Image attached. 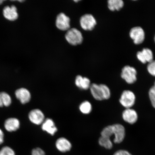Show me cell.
<instances>
[{
    "label": "cell",
    "instance_id": "obj_1",
    "mask_svg": "<svg viewBox=\"0 0 155 155\" xmlns=\"http://www.w3.org/2000/svg\"><path fill=\"white\" fill-rule=\"evenodd\" d=\"M90 90L92 96L97 100H107L111 96L110 89L105 84L93 83L91 85Z\"/></svg>",
    "mask_w": 155,
    "mask_h": 155
},
{
    "label": "cell",
    "instance_id": "obj_2",
    "mask_svg": "<svg viewBox=\"0 0 155 155\" xmlns=\"http://www.w3.org/2000/svg\"><path fill=\"white\" fill-rule=\"evenodd\" d=\"M65 38L69 44L74 46L81 44L83 41L82 33L75 28L69 29L68 30L65 34Z\"/></svg>",
    "mask_w": 155,
    "mask_h": 155
},
{
    "label": "cell",
    "instance_id": "obj_3",
    "mask_svg": "<svg viewBox=\"0 0 155 155\" xmlns=\"http://www.w3.org/2000/svg\"><path fill=\"white\" fill-rule=\"evenodd\" d=\"M137 71L134 68L126 66L122 69L121 77L129 84H133L137 81Z\"/></svg>",
    "mask_w": 155,
    "mask_h": 155
},
{
    "label": "cell",
    "instance_id": "obj_4",
    "mask_svg": "<svg viewBox=\"0 0 155 155\" xmlns=\"http://www.w3.org/2000/svg\"><path fill=\"white\" fill-rule=\"evenodd\" d=\"M80 22L82 28L86 31L92 30L97 24L94 17L92 15L88 14H85L81 17Z\"/></svg>",
    "mask_w": 155,
    "mask_h": 155
},
{
    "label": "cell",
    "instance_id": "obj_5",
    "mask_svg": "<svg viewBox=\"0 0 155 155\" xmlns=\"http://www.w3.org/2000/svg\"><path fill=\"white\" fill-rule=\"evenodd\" d=\"M135 96L134 93L130 91H125L122 93L120 102L124 107L130 108L134 104Z\"/></svg>",
    "mask_w": 155,
    "mask_h": 155
},
{
    "label": "cell",
    "instance_id": "obj_6",
    "mask_svg": "<svg viewBox=\"0 0 155 155\" xmlns=\"http://www.w3.org/2000/svg\"><path fill=\"white\" fill-rule=\"evenodd\" d=\"M70 19L64 13H61L57 15L56 20L57 28L61 31H68L70 28Z\"/></svg>",
    "mask_w": 155,
    "mask_h": 155
},
{
    "label": "cell",
    "instance_id": "obj_7",
    "mask_svg": "<svg viewBox=\"0 0 155 155\" xmlns=\"http://www.w3.org/2000/svg\"><path fill=\"white\" fill-rule=\"evenodd\" d=\"M130 35L135 44H141L144 40V31L140 27H136L131 28L130 32Z\"/></svg>",
    "mask_w": 155,
    "mask_h": 155
},
{
    "label": "cell",
    "instance_id": "obj_8",
    "mask_svg": "<svg viewBox=\"0 0 155 155\" xmlns=\"http://www.w3.org/2000/svg\"><path fill=\"white\" fill-rule=\"evenodd\" d=\"M28 118L31 123L36 125L42 124L45 120L43 112L39 109H34L30 111Z\"/></svg>",
    "mask_w": 155,
    "mask_h": 155
},
{
    "label": "cell",
    "instance_id": "obj_9",
    "mask_svg": "<svg viewBox=\"0 0 155 155\" xmlns=\"http://www.w3.org/2000/svg\"><path fill=\"white\" fill-rule=\"evenodd\" d=\"M113 135L115 136L114 141L115 143L122 142L125 136V129L123 125L120 124L112 125Z\"/></svg>",
    "mask_w": 155,
    "mask_h": 155
},
{
    "label": "cell",
    "instance_id": "obj_10",
    "mask_svg": "<svg viewBox=\"0 0 155 155\" xmlns=\"http://www.w3.org/2000/svg\"><path fill=\"white\" fill-rule=\"evenodd\" d=\"M15 94L17 99L23 104L28 103L31 100L30 93L26 88H22L17 89L15 91Z\"/></svg>",
    "mask_w": 155,
    "mask_h": 155
},
{
    "label": "cell",
    "instance_id": "obj_11",
    "mask_svg": "<svg viewBox=\"0 0 155 155\" xmlns=\"http://www.w3.org/2000/svg\"><path fill=\"white\" fill-rule=\"evenodd\" d=\"M57 150L62 153L66 152L71 150L72 145L69 141L64 137L58 139L55 143Z\"/></svg>",
    "mask_w": 155,
    "mask_h": 155
},
{
    "label": "cell",
    "instance_id": "obj_12",
    "mask_svg": "<svg viewBox=\"0 0 155 155\" xmlns=\"http://www.w3.org/2000/svg\"><path fill=\"white\" fill-rule=\"evenodd\" d=\"M3 15L6 19L10 21L16 20L18 17L17 8L13 5L11 7H5L3 10Z\"/></svg>",
    "mask_w": 155,
    "mask_h": 155
},
{
    "label": "cell",
    "instance_id": "obj_13",
    "mask_svg": "<svg viewBox=\"0 0 155 155\" xmlns=\"http://www.w3.org/2000/svg\"><path fill=\"white\" fill-rule=\"evenodd\" d=\"M137 59L143 64L153 61L152 51L148 48H143L142 51L137 52Z\"/></svg>",
    "mask_w": 155,
    "mask_h": 155
},
{
    "label": "cell",
    "instance_id": "obj_14",
    "mask_svg": "<svg viewBox=\"0 0 155 155\" xmlns=\"http://www.w3.org/2000/svg\"><path fill=\"white\" fill-rule=\"evenodd\" d=\"M41 125L42 130L46 131L51 135H54L58 131V129L55 126V123L53 120L49 118H47L45 120Z\"/></svg>",
    "mask_w": 155,
    "mask_h": 155
},
{
    "label": "cell",
    "instance_id": "obj_15",
    "mask_svg": "<svg viewBox=\"0 0 155 155\" xmlns=\"http://www.w3.org/2000/svg\"><path fill=\"white\" fill-rule=\"evenodd\" d=\"M123 117L125 121L133 124L137 122L138 116L137 112L134 110L127 108L123 112Z\"/></svg>",
    "mask_w": 155,
    "mask_h": 155
},
{
    "label": "cell",
    "instance_id": "obj_16",
    "mask_svg": "<svg viewBox=\"0 0 155 155\" xmlns=\"http://www.w3.org/2000/svg\"><path fill=\"white\" fill-rule=\"evenodd\" d=\"M4 127L6 130L8 131H15L20 127V122L17 118L11 117L8 118L5 121Z\"/></svg>",
    "mask_w": 155,
    "mask_h": 155
},
{
    "label": "cell",
    "instance_id": "obj_17",
    "mask_svg": "<svg viewBox=\"0 0 155 155\" xmlns=\"http://www.w3.org/2000/svg\"><path fill=\"white\" fill-rule=\"evenodd\" d=\"M75 84L79 88L86 90L90 88L91 85L90 79L80 75H77L75 78Z\"/></svg>",
    "mask_w": 155,
    "mask_h": 155
},
{
    "label": "cell",
    "instance_id": "obj_18",
    "mask_svg": "<svg viewBox=\"0 0 155 155\" xmlns=\"http://www.w3.org/2000/svg\"><path fill=\"white\" fill-rule=\"evenodd\" d=\"M124 2L122 0H109L108 1V8L111 11H119L124 6Z\"/></svg>",
    "mask_w": 155,
    "mask_h": 155
},
{
    "label": "cell",
    "instance_id": "obj_19",
    "mask_svg": "<svg viewBox=\"0 0 155 155\" xmlns=\"http://www.w3.org/2000/svg\"><path fill=\"white\" fill-rule=\"evenodd\" d=\"M12 103V99L7 93L5 92H0V107H8Z\"/></svg>",
    "mask_w": 155,
    "mask_h": 155
},
{
    "label": "cell",
    "instance_id": "obj_20",
    "mask_svg": "<svg viewBox=\"0 0 155 155\" xmlns=\"http://www.w3.org/2000/svg\"><path fill=\"white\" fill-rule=\"evenodd\" d=\"M79 109L83 114H88L92 111V106L90 102L86 101L80 104Z\"/></svg>",
    "mask_w": 155,
    "mask_h": 155
},
{
    "label": "cell",
    "instance_id": "obj_21",
    "mask_svg": "<svg viewBox=\"0 0 155 155\" xmlns=\"http://www.w3.org/2000/svg\"><path fill=\"white\" fill-rule=\"evenodd\" d=\"M99 144L103 147L107 149H111L113 146L111 139L107 137H101L98 140Z\"/></svg>",
    "mask_w": 155,
    "mask_h": 155
},
{
    "label": "cell",
    "instance_id": "obj_22",
    "mask_svg": "<svg viewBox=\"0 0 155 155\" xmlns=\"http://www.w3.org/2000/svg\"><path fill=\"white\" fill-rule=\"evenodd\" d=\"M101 135L102 137L110 139V137L113 135L112 125L108 126L104 128L101 131Z\"/></svg>",
    "mask_w": 155,
    "mask_h": 155
},
{
    "label": "cell",
    "instance_id": "obj_23",
    "mask_svg": "<svg viewBox=\"0 0 155 155\" xmlns=\"http://www.w3.org/2000/svg\"><path fill=\"white\" fill-rule=\"evenodd\" d=\"M0 155H15L13 149L8 146L3 147L0 150Z\"/></svg>",
    "mask_w": 155,
    "mask_h": 155
},
{
    "label": "cell",
    "instance_id": "obj_24",
    "mask_svg": "<svg viewBox=\"0 0 155 155\" xmlns=\"http://www.w3.org/2000/svg\"><path fill=\"white\" fill-rule=\"evenodd\" d=\"M149 96L152 105L155 108V86H153L149 91Z\"/></svg>",
    "mask_w": 155,
    "mask_h": 155
},
{
    "label": "cell",
    "instance_id": "obj_25",
    "mask_svg": "<svg viewBox=\"0 0 155 155\" xmlns=\"http://www.w3.org/2000/svg\"><path fill=\"white\" fill-rule=\"evenodd\" d=\"M147 70L151 75L155 77V61H153L149 63Z\"/></svg>",
    "mask_w": 155,
    "mask_h": 155
},
{
    "label": "cell",
    "instance_id": "obj_26",
    "mask_svg": "<svg viewBox=\"0 0 155 155\" xmlns=\"http://www.w3.org/2000/svg\"><path fill=\"white\" fill-rule=\"evenodd\" d=\"M31 155H45V153L41 148H37L32 150Z\"/></svg>",
    "mask_w": 155,
    "mask_h": 155
},
{
    "label": "cell",
    "instance_id": "obj_27",
    "mask_svg": "<svg viewBox=\"0 0 155 155\" xmlns=\"http://www.w3.org/2000/svg\"><path fill=\"white\" fill-rule=\"evenodd\" d=\"M113 155H132L127 151L120 150L115 153Z\"/></svg>",
    "mask_w": 155,
    "mask_h": 155
},
{
    "label": "cell",
    "instance_id": "obj_28",
    "mask_svg": "<svg viewBox=\"0 0 155 155\" xmlns=\"http://www.w3.org/2000/svg\"><path fill=\"white\" fill-rule=\"evenodd\" d=\"M4 139V134L2 130L0 129V145L3 143Z\"/></svg>",
    "mask_w": 155,
    "mask_h": 155
},
{
    "label": "cell",
    "instance_id": "obj_29",
    "mask_svg": "<svg viewBox=\"0 0 155 155\" xmlns=\"http://www.w3.org/2000/svg\"><path fill=\"white\" fill-rule=\"evenodd\" d=\"M18 1L19 2L22 3L23 2H24L25 1H23V0H18V1Z\"/></svg>",
    "mask_w": 155,
    "mask_h": 155
},
{
    "label": "cell",
    "instance_id": "obj_30",
    "mask_svg": "<svg viewBox=\"0 0 155 155\" xmlns=\"http://www.w3.org/2000/svg\"><path fill=\"white\" fill-rule=\"evenodd\" d=\"M5 1H3V0H0V5H1L3 3V2Z\"/></svg>",
    "mask_w": 155,
    "mask_h": 155
},
{
    "label": "cell",
    "instance_id": "obj_31",
    "mask_svg": "<svg viewBox=\"0 0 155 155\" xmlns=\"http://www.w3.org/2000/svg\"><path fill=\"white\" fill-rule=\"evenodd\" d=\"M154 41L155 42V36H154Z\"/></svg>",
    "mask_w": 155,
    "mask_h": 155
},
{
    "label": "cell",
    "instance_id": "obj_32",
    "mask_svg": "<svg viewBox=\"0 0 155 155\" xmlns=\"http://www.w3.org/2000/svg\"><path fill=\"white\" fill-rule=\"evenodd\" d=\"M154 86H155V82H154Z\"/></svg>",
    "mask_w": 155,
    "mask_h": 155
}]
</instances>
